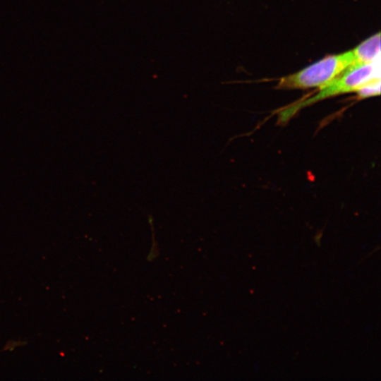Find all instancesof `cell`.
<instances>
[{"label":"cell","mask_w":381,"mask_h":381,"mask_svg":"<svg viewBox=\"0 0 381 381\" xmlns=\"http://www.w3.org/2000/svg\"><path fill=\"white\" fill-rule=\"evenodd\" d=\"M353 64L351 50L329 55L298 72L281 78L276 88L294 90L321 87L353 66Z\"/></svg>","instance_id":"cell-1"},{"label":"cell","mask_w":381,"mask_h":381,"mask_svg":"<svg viewBox=\"0 0 381 381\" xmlns=\"http://www.w3.org/2000/svg\"><path fill=\"white\" fill-rule=\"evenodd\" d=\"M375 61L355 67H349L336 78L320 88L311 97L301 100L279 113L282 121H287L298 110L329 97L356 92L365 83L380 78Z\"/></svg>","instance_id":"cell-2"},{"label":"cell","mask_w":381,"mask_h":381,"mask_svg":"<svg viewBox=\"0 0 381 381\" xmlns=\"http://www.w3.org/2000/svg\"><path fill=\"white\" fill-rule=\"evenodd\" d=\"M353 64L351 67L375 61L380 52V32L372 35L351 50Z\"/></svg>","instance_id":"cell-3"},{"label":"cell","mask_w":381,"mask_h":381,"mask_svg":"<svg viewBox=\"0 0 381 381\" xmlns=\"http://www.w3.org/2000/svg\"><path fill=\"white\" fill-rule=\"evenodd\" d=\"M359 99L378 95L380 93V78L373 79L365 83L356 92Z\"/></svg>","instance_id":"cell-4"}]
</instances>
